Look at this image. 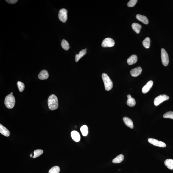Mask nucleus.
I'll return each instance as SVG.
<instances>
[{"mask_svg": "<svg viewBox=\"0 0 173 173\" xmlns=\"http://www.w3.org/2000/svg\"><path fill=\"white\" fill-rule=\"evenodd\" d=\"M48 108L51 110H55L58 108V101L56 96L54 94L50 96L48 98Z\"/></svg>", "mask_w": 173, "mask_h": 173, "instance_id": "obj_1", "label": "nucleus"}, {"mask_svg": "<svg viewBox=\"0 0 173 173\" xmlns=\"http://www.w3.org/2000/svg\"><path fill=\"white\" fill-rule=\"evenodd\" d=\"M102 77L105 85V90L108 91L112 89L113 87L112 81L108 76V74L103 73L102 75Z\"/></svg>", "mask_w": 173, "mask_h": 173, "instance_id": "obj_2", "label": "nucleus"}, {"mask_svg": "<svg viewBox=\"0 0 173 173\" xmlns=\"http://www.w3.org/2000/svg\"><path fill=\"white\" fill-rule=\"evenodd\" d=\"M15 103V98L13 95L9 94L7 96L5 99V104L7 108L9 109L13 108Z\"/></svg>", "mask_w": 173, "mask_h": 173, "instance_id": "obj_3", "label": "nucleus"}, {"mask_svg": "<svg viewBox=\"0 0 173 173\" xmlns=\"http://www.w3.org/2000/svg\"><path fill=\"white\" fill-rule=\"evenodd\" d=\"M161 57L163 65L164 66H166L168 65L169 60L168 54L164 48H162L161 51Z\"/></svg>", "mask_w": 173, "mask_h": 173, "instance_id": "obj_4", "label": "nucleus"}, {"mask_svg": "<svg viewBox=\"0 0 173 173\" xmlns=\"http://www.w3.org/2000/svg\"><path fill=\"white\" fill-rule=\"evenodd\" d=\"M169 99L168 96L165 95H160L156 97L154 99V104L155 106L159 105L164 101Z\"/></svg>", "mask_w": 173, "mask_h": 173, "instance_id": "obj_5", "label": "nucleus"}, {"mask_svg": "<svg viewBox=\"0 0 173 173\" xmlns=\"http://www.w3.org/2000/svg\"><path fill=\"white\" fill-rule=\"evenodd\" d=\"M68 11L65 8H62L60 10L58 13V17L60 20L63 23H65L68 19Z\"/></svg>", "mask_w": 173, "mask_h": 173, "instance_id": "obj_6", "label": "nucleus"}, {"mask_svg": "<svg viewBox=\"0 0 173 173\" xmlns=\"http://www.w3.org/2000/svg\"><path fill=\"white\" fill-rule=\"evenodd\" d=\"M115 45V41L111 38H107L103 41L101 46L103 47H111Z\"/></svg>", "mask_w": 173, "mask_h": 173, "instance_id": "obj_7", "label": "nucleus"}, {"mask_svg": "<svg viewBox=\"0 0 173 173\" xmlns=\"http://www.w3.org/2000/svg\"><path fill=\"white\" fill-rule=\"evenodd\" d=\"M148 141L150 143L154 146H157L162 147V148H164V147H166V145L165 143L162 142V141L153 139V138H149Z\"/></svg>", "mask_w": 173, "mask_h": 173, "instance_id": "obj_8", "label": "nucleus"}, {"mask_svg": "<svg viewBox=\"0 0 173 173\" xmlns=\"http://www.w3.org/2000/svg\"><path fill=\"white\" fill-rule=\"evenodd\" d=\"M142 68L140 67L133 69L130 71V74L132 76L136 77L138 76L142 72Z\"/></svg>", "mask_w": 173, "mask_h": 173, "instance_id": "obj_9", "label": "nucleus"}, {"mask_svg": "<svg viewBox=\"0 0 173 173\" xmlns=\"http://www.w3.org/2000/svg\"><path fill=\"white\" fill-rule=\"evenodd\" d=\"M153 83V82L152 81H148L142 88V91L143 93L146 94L148 92L152 87Z\"/></svg>", "mask_w": 173, "mask_h": 173, "instance_id": "obj_10", "label": "nucleus"}, {"mask_svg": "<svg viewBox=\"0 0 173 173\" xmlns=\"http://www.w3.org/2000/svg\"><path fill=\"white\" fill-rule=\"evenodd\" d=\"M48 77H49V74L48 71L45 70L41 71L38 75V78L41 80L47 79Z\"/></svg>", "mask_w": 173, "mask_h": 173, "instance_id": "obj_11", "label": "nucleus"}, {"mask_svg": "<svg viewBox=\"0 0 173 173\" xmlns=\"http://www.w3.org/2000/svg\"><path fill=\"white\" fill-rule=\"evenodd\" d=\"M71 135L72 139L75 142H79L80 140V135L77 131H72L71 132Z\"/></svg>", "mask_w": 173, "mask_h": 173, "instance_id": "obj_12", "label": "nucleus"}, {"mask_svg": "<svg viewBox=\"0 0 173 173\" xmlns=\"http://www.w3.org/2000/svg\"><path fill=\"white\" fill-rule=\"evenodd\" d=\"M123 121L124 123L127 126L130 128H133V124L132 120L131 119L128 117H125L123 118Z\"/></svg>", "mask_w": 173, "mask_h": 173, "instance_id": "obj_13", "label": "nucleus"}, {"mask_svg": "<svg viewBox=\"0 0 173 173\" xmlns=\"http://www.w3.org/2000/svg\"><path fill=\"white\" fill-rule=\"evenodd\" d=\"M0 133L6 137L9 136L10 135L9 130L1 124H0Z\"/></svg>", "mask_w": 173, "mask_h": 173, "instance_id": "obj_14", "label": "nucleus"}, {"mask_svg": "<svg viewBox=\"0 0 173 173\" xmlns=\"http://www.w3.org/2000/svg\"><path fill=\"white\" fill-rule=\"evenodd\" d=\"M138 60V57L136 55H132L129 58L127 62L129 65H131L135 64Z\"/></svg>", "mask_w": 173, "mask_h": 173, "instance_id": "obj_15", "label": "nucleus"}, {"mask_svg": "<svg viewBox=\"0 0 173 173\" xmlns=\"http://www.w3.org/2000/svg\"><path fill=\"white\" fill-rule=\"evenodd\" d=\"M136 18L138 21H141L146 25H147L148 24L149 21L148 18L145 16L138 14L136 15Z\"/></svg>", "mask_w": 173, "mask_h": 173, "instance_id": "obj_16", "label": "nucleus"}, {"mask_svg": "<svg viewBox=\"0 0 173 173\" xmlns=\"http://www.w3.org/2000/svg\"><path fill=\"white\" fill-rule=\"evenodd\" d=\"M127 97L128 98L127 102V105L130 107L134 106L136 103L135 99L133 98H132L131 96L130 95L127 96Z\"/></svg>", "mask_w": 173, "mask_h": 173, "instance_id": "obj_17", "label": "nucleus"}, {"mask_svg": "<svg viewBox=\"0 0 173 173\" xmlns=\"http://www.w3.org/2000/svg\"><path fill=\"white\" fill-rule=\"evenodd\" d=\"M86 54V51L85 49L81 50L78 54H76L75 56L76 62H78L79 60Z\"/></svg>", "mask_w": 173, "mask_h": 173, "instance_id": "obj_18", "label": "nucleus"}, {"mask_svg": "<svg viewBox=\"0 0 173 173\" xmlns=\"http://www.w3.org/2000/svg\"><path fill=\"white\" fill-rule=\"evenodd\" d=\"M131 26L135 32L137 34L139 33L140 30L141 28V26L140 24L137 23H134L132 24Z\"/></svg>", "mask_w": 173, "mask_h": 173, "instance_id": "obj_19", "label": "nucleus"}, {"mask_svg": "<svg viewBox=\"0 0 173 173\" xmlns=\"http://www.w3.org/2000/svg\"><path fill=\"white\" fill-rule=\"evenodd\" d=\"M164 164L169 169L173 170V160L167 159L164 161Z\"/></svg>", "mask_w": 173, "mask_h": 173, "instance_id": "obj_20", "label": "nucleus"}, {"mask_svg": "<svg viewBox=\"0 0 173 173\" xmlns=\"http://www.w3.org/2000/svg\"><path fill=\"white\" fill-rule=\"evenodd\" d=\"M124 156L122 154H121L117 156L116 158L113 160L112 162L114 163H119L124 160Z\"/></svg>", "mask_w": 173, "mask_h": 173, "instance_id": "obj_21", "label": "nucleus"}, {"mask_svg": "<svg viewBox=\"0 0 173 173\" xmlns=\"http://www.w3.org/2000/svg\"><path fill=\"white\" fill-rule=\"evenodd\" d=\"M143 46L146 48H149L150 45V40L148 37H147L142 42Z\"/></svg>", "mask_w": 173, "mask_h": 173, "instance_id": "obj_22", "label": "nucleus"}, {"mask_svg": "<svg viewBox=\"0 0 173 173\" xmlns=\"http://www.w3.org/2000/svg\"><path fill=\"white\" fill-rule=\"evenodd\" d=\"M61 46H62L63 49L66 51H68L69 49L70 46L69 44L66 40H63L61 42Z\"/></svg>", "mask_w": 173, "mask_h": 173, "instance_id": "obj_23", "label": "nucleus"}, {"mask_svg": "<svg viewBox=\"0 0 173 173\" xmlns=\"http://www.w3.org/2000/svg\"><path fill=\"white\" fill-rule=\"evenodd\" d=\"M80 131L81 133L83 136H85L88 135V127L86 125H84L81 127Z\"/></svg>", "mask_w": 173, "mask_h": 173, "instance_id": "obj_24", "label": "nucleus"}, {"mask_svg": "<svg viewBox=\"0 0 173 173\" xmlns=\"http://www.w3.org/2000/svg\"><path fill=\"white\" fill-rule=\"evenodd\" d=\"M34 155L33 158H36L42 155L43 153V151L42 150L38 149L34 151Z\"/></svg>", "mask_w": 173, "mask_h": 173, "instance_id": "obj_25", "label": "nucleus"}, {"mask_svg": "<svg viewBox=\"0 0 173 173\" xmlns=\"http://www.w3.org/2000/svg\"><path fill=\"white\" fill-rule=\"evenodd\" d=\"M17 86L20 92H22L25 88V84L21 81H18L17 82Z\"/></svg>", "mask_w": 173, "mask_h": 173, "instance_id": "obj_26", "label": "nucleus"}, {"mask_svg": "<svg viewBox=\"0 0 173 173\" xmlns=\"http://www.w3.org/2000/svg\"><path fill=\"white\" fill-rule=\"evenodd\" d=\"M60 168L58 166L53 167L49 170V173H59L60 171Z\"/></svg>", "mask_w": 173, "mask_h": 173, "instance_id": "obj_27", "label": "nucleus"}, {"mask_svg": "<svg viewBox=\"0 0 173 173\" xmlns=\"http://www.w3.org/2000/svg\"><path fill=\"white\" fill-rule=\"evenodd\" d=\"M163 117L164 118H169L173 119V112L169 111L165 113L164 114Z\"/></svg>", "mask_w": 173, "mask_h": 173, "instance_id": "obj_28", "label": "nucleus"}, {"mask_svg": "<svg viewBox=\"0 0 173 173\" xmlns=\"http://www.w3.org/2000/svg\"><path fill=\"white\" fill-rule=\"evenodd\" d=\"M138 1L137 0H131L128 2L127 5L128 7H132L135 6Z\"/></svg>", "mask_w": 173, "mask_h": 173, "instance_id": "obj_29", "label": "nucleus"}, {"mask_svg": "<svg viewBox=\"0 0 173 173\" xmlns=\"http://www.w3.org/2000/svg\"><path fill=\"white\" fill-rule=\"evenodd\" d=\"M7 2L10 4H15L18 2V0H7Z\"/></svg>", "mask_w": 173, "mask_h": 173, "instance_id": "obj_30", "label": "nucleus"}, {"mask_svg": "<svg viewBox=\"0 0 173 173\" xmlns=\"http://www.w3.org/2000/svg\"><path fill=\"white\" fill-rule=\"evenodd\" d=\"M13 93L12 92H11V93L10 94H11V95H13Z\"/></svg>", "mask_w": 173, "mask_h": 173, "instance_id": "obj_31", "label": "nucleus"}, {"mask_svg": "<svg viewBox=\"0 0 173 173\" xmlns=\"http://www.w3.org/2000/svg\"><path fill=\"white\" fill-rule=\"evenodd\" d=\"M32 154H31V157H32Z\"/></svg>", "mask_w": 173, "mask_h": 173, "instance_id": "obj_32", "label": "nucleus"}, {"mask_svg": "<svg viewBox=\"0 0 173 173\" xmlns=\"http://www.w3.org/2000/svg\"><path fill=\"white\" fill-rule=\"evenodd\" d=\"M85 50H86H86H87V49H86H86H85Z\"/></svg>", "mask_w": 173, "mask_h": 173, "instance_id": "obj_33", "label": "nucleus"}, {"mask_svg": "<svg viewBox=\"0 0 173 173\" xmlns=\"http://www.w3.org/2000/svg\"><path fill=\"white\" fill-rule=\"evenodd\" d=\"M121 170V169L119 170H118V171H119V170Z\"/></svg>", "mask_w": 173, "mask_h": 173, "instance_id": "obj_34", "label": "nucleus"}]
</instances>
